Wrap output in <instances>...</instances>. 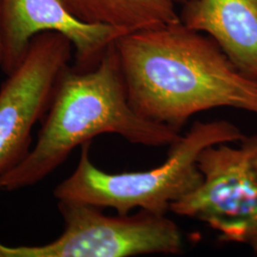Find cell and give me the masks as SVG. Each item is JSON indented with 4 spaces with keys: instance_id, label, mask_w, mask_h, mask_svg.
Listing matches in <instances>:
<instances>
[{
    "instance_id": "1",
    "label": "cell",
    "mask_w": 257,
    "mask_h": 257,
    "mask_svg": "<svg viewBox=\"0 0 257 257\" xmlns=\"http://www.w3.org/2000/svg\"><path fill=\"white\" fill-rule=\"evenodd\" d=\"M115 47L128 103L145 119L180 131L197 112L216 108L257 116V80L208 35L179 22L125 34Z\"/></svg>"
},
{
    "instance_id": "2",
    "label": "cell",
    "mask_w": 257,
    "mask_h": 257,
    "mask_svg": "<svg viewBox=\"0 0 257 257\" xmlns=\"http://www.w3.org/2000/svg\"><path fill=\"white\" fill-rule=\"evenodd\" d=\"M41 122L36 146L19 165L0 175L1 191L9 193L40 182L74 149L98 135L115 134L147 147H170L181 138L179 131L145 119L132 108L115 42L94 69L65 68Z\"/></svg>"
},
{
    "instance_id": "3",
    "label": "cell",
    "mask_w": 257,
    "mask_h": 257,
    "mask_svg": "<svg viewBox=\"0 0 257 257\" xmlns=\"http://www.w3.org/2000/svg\"><path fill=\"white\" fill-rule=\"evenodd\" d=\"M245 135L225 120L196 121L170 146L162 165L145 172L108 174L92 163V141L81 145L74 173L54 191L59 200L74 201L98 208H110L117 214L139 210L166 214L172 204L182 199L202 183L197 158L205 148L221 143H238Z\"/></svg>"
},
{
    "instance_id": "4",
    "label": "cell",
    "mask_w": 257,
    "mask_h": 257,
    "mask_svg": "<svg viewBox=\"0 0 257 257\" xmlns=\"http://www.w3.org/2000/svg\"><path fill=\"white\" fill-rule=\"evenodd\" d=\"M64 231L41 246H6L0 257H130L177 254L183 236L166 214L139 210L135 215L109 216L101 208L85 203L59 200Z\"/></svg>"
},
{
    "instance_id": "5",
    "label": "cell",
    "mask_w": 257,
    "mask_h": 257,
    "mask_svg": "<svg viewBox=\"0 0 257 257\" xmlns=\"http://www.w3.org/2000/svg\"><path fill=\"white\" fill-rule=\"evenodd\" d=\"M221 143L197 158L202 183L170 211L207 224L222 242L239 243L257 253V134L237 147Z\"/></svg>"
},
{
    "instance_id": "6",
    "label": "cell",
    "mask_w": 257,
    "mask_h": 257,
    "mask_svg": "<svg viewBox=\"0 0 257 257\" xmlns=\"http://www.w3.org/2000/svg\"><path fill=\"white\" fill-rule=\"evenodd\" d=\"M72 42L47 32L34 37L22 63L0 88V175L31 151L32 131L49 109L55 84L72 58Z\"/></svg>"
},
{
    "instance_id": "7",
    "label": "cell",
    "mask_w": 257,
    "mask_h": 257,
    "mask_svg": "<svg viewBox=\"0 0 257 257\" xmlns=\"http://www.w3.org/2000/svg\"><path fill=\"white\" fill-rule=\"evenodd\" d=\"M47 32L59 33L72 42L73 68L80 72L94 69L107 49L128 34L119 28L77 19L64 0H0L2 71L7 75L16 71L32 39Z\"/></svg>"
},
{
    "instance_id": "8",
    "label": "cell",
    "mask_w": 257,
    "mask_h": 257,
    "mask_svg": "<svg viewBox=\"0 0 257 257\" xmlns=\"http://www.w3.org/2000/svg\"><path fill=\"white\" fill-rule=\"evenodd\" d=\"M179 19L210 36L241 74L257 80V0H186Z\"/></svg>"
},
{
    "instance_id": "9",
    "label": "cell",
    "mask_w": 257,
    "mask_h": 257,
    "mask_svg": "<svg viewBox=\"0 0 257 257\" xmlns=\"http://www.w3.org/2000/svg\"><path fill=\"white\" fill-rule=\"evenodd\" d=\"M77 19L127 33L181 22L174 0H64Z\"/></svg>"
},
{
    "instance_id": "10",
    "label": "cell",
    "mask_w": 257,
    "mask_h": 257,
    "mask_svg": "<svg viewBox=\"0 0 257 257\" xmlns=\"http://www.w3.org/2000/svg\"><path fill=\"white\" fill-rule=\"evenodd\" d=\"M2 56H3V51H2V42H1V37H0V66L2 63Z\"/></svg>"
},
{
    "instance_id": "11",
    "label": "cell",
    "mask_w": 257,
    "mask_h": 257,
    "mask_svg": "<svg viewBox=\"0 0 257 257\" xmlns=\"http://www.w3.org/2000/svg\"><path fill=\"white\" fill-rule=\"evenodd\" d=\"M175 3H179V4H183L184 2L186 1V0H174Z\"/></svg>"
}]
</instances>
